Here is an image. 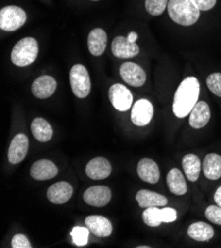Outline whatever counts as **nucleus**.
Returning a JSON list of instances; mask_svg holds the SVG:
<instances>
[{"instance_id": "1", "label": "nucleus", "mask_w": 221, "mask_h": 248, "mask_svg": "<svg viewBox=\"0 0 221 248\" xmlns=\"http://www.w3.org/2000/svg\"><path fill=\"white\" fill-rule=\"evenodd\" d=\"M200 82L193 77L185 78L178 87L173 104V112L178 118L187 117L198 103Z\"/></svg>"}, {"instance_id": "2", "label": "nucleus", "mask_w": 221, "mask_h": 248, "mask_svg": "<svg viewBox=\"0 0 221 248\" xmlns=\"http://www.w3.org/2000/svg\"><path fill=\"white\" fill-rule=\"evenodd\" d=\"M168 12L170 18L182 26H190L200 18L201 10L192 0H169Z\"/></svg>"}, {"instance_id": "3", "label": "nucleus", "mask_w": 221, "mask_h": 248, "mask_svg": "<svg viewBox=\"0 0 221 248\" xmlns=\"http://www.w3.org/2000/svg\"><path fill=\"white\" fill-rule=\"evenodd\" d=\"M38 53V42L34 38H24L20 40L12 48L11 61L16 66H28L36 61Z\"/></svg>"}, {"instance_id": "4", "label": "nucleus", "mask_w": 221, "mask_h": 248, "mask_svg": "<svg viewBox=\"0 0 221 248\" xmlns=\"http://www.w3.org/2000/svg\"><path fill=\"white\" fill-rule=\"evenodd\" d=\"M27 20V15L18 6H6L0 11V29L7 32L21 28Z\"/></svg>"}, {"instance_id": "5", "label": "nucleus", "mask_w": 221, "mask_h": 248, "mask_svg": "<svg viewBox=\"0 0 221 248\" xmlns=\"http://www.w3.org/2000/svg\"><path fill=\"white\" fill-rule=\"evenodd\" d=\"M70 85L73 94L78 98H85L90 93L91 83L87 69L82 64L73 65L69 73Z\"/></svg>"}, {"instance_id": "6", "label": "nucleus", "mask_w": 221, "mask_h": 248, "mask_svg": "<svg viewBox=\"0 0 221 248\" xmlns=\"http://www.w3.org/2000/svg\"><path fill=\"white\" fill-rule=\"evenodd\" d=\"M108 97L113 107L120 112L128 111L133 103V95L131 91L119 83L113 84L109 88Z\"/></svg>"}, {"instance_id": "7", "label": "nucleus", "mask_w": 221, "mask_h": 248, "mask_svg": "<svg viewBox=\"0 0 221 248\" xmlns=\"http://www.w3.org/2000/svg\"><path fill=\"white\" fill-rule=\"evenodd\" d=\"M154 115V107L152 103L147 99H140L132 108L131 120L134 125L143 127L148 125Z\"/></svg>"}, {"instance_id": "8", "label": "nucleus", "mask_w": 221, "mask_h": 248, "mask_svg": "<svg viewBox=\"0 0 221 248\" xmlns=\"http://www.w3.org/2000/svg\"><path fill=\"white\" fill-rule=\"evenodd\" d=\"M84 200L92 207H104L111 200V191L106 186H92L84 193Z\"/></svg>"}, {"instance_id": "9", "label": "nucleus", "mask_w": 221, "mask_h": 248, "mask_svg": "<svg viewBox=\"0 0 221 248\" xmlns=\"http://www.w3.org/2000/svg\"><path fill=\"white\" fill-rule=\"evenodd\" d=\"M120 76L126 83L134 87H141L146 81L144 69L134 62H125L120 67Z\"/></svg>"}, {"instance_id": "10", "label": "nucleus", "mask_w": 221, "mask_h": 248, "mask_svg": "<svg viewBox=\"0 0 221 248\" xmlns=\"http://www.w3.org/2000/svg\"><path fill=\"white\" fill-rule=\"evenodd\" d=\"M29 148V140L27 136L18 134L11 140L8 150V160L12 164H18L25 159Z\"/></svg>"}, {"instance_id": "11", "label": "nucleus", "mask_w": 221, "mask_h": 248, "mask_svg": "<svg viewBox=\"0 0 221 248\" xmlns=\"http://www.w3.org/2000/svg\"><path fill=\"white\" fill-rule=\"evenodd\" d=\"M112 54L119 59H130L136 57L140 48L136 43H132L126 37H116L111 44Z\"/></svg>"}, {"instance_id": "12", "label": "nucleus", "mask_w": 221, "mask_h": 248, "mask_svg": "<svg viewBox=\"0 0 221 248\" xmlns=\"http://www.w3.org/2000/svg\"><path fill=\"white\" fill-rule=\"evenodd\" d=\"M72 194V186L68 182L61 181L50 186V188L47 191V198L53 204L62 205L67 203L70 199Z\"/></svg>"}, {"instance_id": "13", "label": "nucleus", "mask_w": 221, "mask_h": 248, "mask_svg": "<svg viewBox=\"0 0 221 248\" xmlns=\"http://www.w3.org/2000/svg\"><path fill=\"white\" fill-rule=\"evenodd\" d=\"M85 173L93 180L105 179L111 173V164L104 157H95L86 164Z\"/></svg>"}, {"instance_id": "14", "label": "nucleus", "mask_w": 221, "mask_h": 248, "mask_svg": "<svg viewBox=\"0 0 221 248\" xmlns=\"http://www.w3.org/2000/svg\"><path fill=\"white\" fill-rule=\"evenodd\" d=\"M58 167L56 164L48 159L35 161L30 169V175L35 180L43 181L54 178L58 174Z\"/></svg>"}, {"instance_id": "15", "label": "nucleus", "mask_w": 221, "mask_h": 248, "mask_svg": "<svg viewBox=\"0 0 221 248\" xmlns=\"http://www.w3.org/2000/svg\"><path fill=\"white\" fill-rule=\"evenodd\" d=\"M85 222V227L95 236L108 237L112 233L111 222L102 216H88Z\"/></svg>"}, {"instance_id": "16", "label": "nucleus", "mask_w": 221, "mask_h": 248, "mask_svg": "<svg viewBox=\"0 0 221 248\" xmlns=\"http://www.w3.org/2000/svg\"><path fill=\"white\" fill-rule=\"evenodd\" d=\"M137 172L140 179L147 183L155 184L158 183L160 179L159 166L153 159L150 158H143L139 161Z\"/></svg>"}, {"instance_id": "17", "label": "nucleus", "mask_w": 221, "mask_h": 248, "mask_svg": "<svg viewBox=\"0 0 221 248\" xmlns=\"http://www.w3.org/2000/svg\"><path fill=\"white\" fill-rule=\"evenodd\" d=\"M210 108L204 101H200L194 105L189 115V125L193 129L205 127L210 120Z\"/></svg>"}, {"instance_id": "18", "label": "nucleus", "mask_w": 221, "mask_h": 248, "mask_svg": "<svg viewBox=\"0 0 221 248\" xmlns=\"http://www.w3.org/2000/svg\"><path fill=\"white\" fill-rule=\"evenodd\" d=\"M57 88V81L50 76H42L38 78L32 84L31 90L35 97L46 99L52 96Z\"/></svg>"}, {"instance_id": "19", "label": "nucleus", "mask_w": 221, "mask_h": 248, "mask_svg": "<svg viewBox=\"0 0 221 248\" xmlns=\"http://www.w3.org/2000/svg\"><path fill=\"white\" fill-rule=\"evenodd\" d=\"M107 45V35L102 28L93 29L87 38V46L91 55L94 57L102 56Z\"/></svg>"}, {"instance_id": "20", "label": "nucleus", "mask_w": 221, "mask_h": 248, "mask_svg": "<svg viewBox=\"0 0 221 248\" xmlns=\"http://www.w3.org/2000/svg\"><path fill=\"white\" fill-rule=\"evenodd\" d=\"M136 200L141 208L165 207L168 204V199L165 196L149 190L138 191L136 194Z\"/></svg>"}, {"instance_id": "21", "label": "nucleus", "mask_w": 221, "mask_h": 248, "mask_svg": "<svg viewBox=\"0 0 221 248\" xmlns=\"http://www.w3.org/2000/svg\"><path fill=\"white\" fill-rule=\"evenodd\" d=\"M167 184L169 190L178 196L185 195L187 191V182L183 173L178 168H171L167 175Z\"/></svg>"}, {"instance_id": "22", "label": "nucleus", "mask_w": 221, "mask_h": 248, "mask_svg": "<svg viewBox=\"0 0 221 248\" xmlns=\"http://www.w3.org/2000/svg\"><path fill=\"white\" fill-rule=\"evenodd\" d=\"M203 172L209 180H217L221 177V156L217 154H208L203 163Z\"/></svg>"}, {"instance_id": "23", "label": "nucleus", "mask_w": 221, "mask_h": 248, "mask_svg": "<svg viewBox=\"0 0 221 248\" xmlns=\"http://www.w3.org/2000/svg\"><path fill=\"white\" fill-rule=\"evenodd\" d=\"M187 234L196 241H209L214 235V230L206 222H193L187 229Z\"/></svg>"}, {"instance_id": "24", "label": "nucleus", "mask_w": 221, "mask_h": 248, "mask_svg": "<svg viewBox=\"0 0 221 248\" xmlns=\"http://www.w3.org/2000/svg\"><path fill=\"white\" fill-rule=\"evenodd\" d=\"M183 168L187 178L190 182H195L200 177L202 163L200 158L193 154H187L183 158Z\"/></svg>"}, {"instance_id": "25", "label": "nucleus", "mask_w": 221, "mask_h": 248, "mask_svg": "<svg viewBox=\"0 0 221 248\" xmlns=\"http://www.w3.org/2000/svg\"><path fill=\"white\" fill-rule=\"evenodd\" d=\"M31 131L36 140L40 142H47L53 137V129L43 118H36L31 124Z\"/></svg>"}, {"instance_id": "26", "label": "nucleus", "mask_w": 221, "mask_h": 248, "mask_svg": "<svg viewBox=\"0 0 221 248\" xmlns=\"http://www.w3.org/2000/svg\"><path fill=\"white\" fill-rule=\"evenodd\" d=\"M142 218L147 226L151 228H157L163 222L162 210L158 207L146 208L142 214Z\"/></svg>"}, {"instance_id": "27", "label": "nucleus", "mask_w": 221, "mask_h": 248, "mask_svg": "<svg viewBox=\"0 0 221 248\" xmlns=\"http://www.w3.org/2000/svg\"><path fill=\"white\" fill-rule=\"evenodd\" d=\"M168 0H146L145 7L147 12L152 16H159L168 7Z\"/></svg>"}, {"instance_id": "28", "label": "nucleus", "mask_w": 221, "mask_h": 248, "mask_svg": "<svg viewBox=\"0 0 221 248\" xmlns=\"http://www.w3.org/2000/svg\"><path fill=\"white\" fill-rule=\"evenodd\" d=\"M89 230L86 228L83 227H76L73 228L70 235L72 238V242L75 243L78 246H84L87 243L88 241V234H89Z\"/></svg>"}, {"instance_id": "29", "label": "nucleus", "mask_w": 221, "mask_h": 248, "mask_svg": "<svg viewBox=\"0 0 221 248\" xmlns=\"http://www.w3.org/2000/svg\"><path fill=\"white\" fill-rule=\"evenodd\" d=\"M206 84L209 90L218 97H221V73L215 72L210 74L206 79Z\"/></svg>"}, {"instance_id": "30", "label": "nucleus", "mask_w": 221, "mask_h": 248, "mask_svg": "<svg viewBox=\"0 0 221 248\" xmlns=\"http://www.w3.org/2000/svg\"><path fill=\"white\" fill-rule=\"evenodd\" d=\"M205 217L215 225L221 226V207L209 206L205 210Z\"/></svg>"}, {"instance_id": "31", "label": "nucleus", "mask_w": 221, "mask_h": 248, "mask_svg": "<svg viewBox=\"0 0 221 248\" xmlns=\"http://www.w3.org/2000/svg\"><path fill=\"white\" fill-rule=\"evenodd\" d=\"M11 246L13 248H31V243L24 234H16L12 238Z\"/></svg>"}, {"instance_id": "32", "label": "nucleus", "mask_w": 221, "mask_h": 248, "mask_svg": "<svg viewBox=\"0 0 221 248\" xmlns=\"http://www.w3.org/2000/svg\"><path fill=\"white\" fill-rule=\"evenodd\" d=\"M161 210H162V216H163V222H173L177 219L178 214L175 209L164 208Z\"/></svg>"}, {"instance_id": "33", "label": "nucleus", "mask_w": 221, "mask_h": 248, "mask_svg": "<svg viewBox=\"0 0 221 248\" xmlns=\"http://www.w3.org/2000/svg\"><path fill=\"white\" fill-rule=\"evenodd\" d=\"M192 2L200 10L207 11L214 7L216 4V0H192Z\"/></svg>"}, {"instance_id": "34", "label": "nucleus", "mask_w": 221, "mask_h": 248, "mask_svg": "<svg viewBox=\"0 0 221 248\" xmlns=\"http://www.w3.org/2000/svg\"><path fill=\"white\" fill-rule=\"evenodd\" d=\"M214 201L217 206L221 207V186L216 190L214 194Z\"/></svg>"}, {"instance_id": "35", "label": "nucleus", "mask_w": 221, "mask_h": 248, "mask_svg": "<svg viewBox=\"0 0 221 248\" xmlns=\"http://www.w3.org/2000/svg\"><path fill=\"white\" fill-rule=\"evenodd\" d=\"M127 38H128V40H129L130 42L136 43V41H137V39H138V34L135 33V32H131V33H129V35L127 36Z\"/></svg>"}, {"instance_id": "36", "label": "nucleus", "mask_w": 221, "mask_h": 248, "mask_svg": "<svg viewBox=\"0 0 221 248\" xmlns=\"http://www.w3.org/2000/svg\"><path fill=\"white\" fill-rule=\"evenodd\" d=\"M138 248H149L150 246H146V245H142V246H137Z\"/></svg>"}, {"instance_id": "37", "label": "nucleus", "mask_w": 221, "mask_h": 248, "mask_svg": "<svg viewBox=\"0 0 221 248\" xmlns=\"http://www.w3.org/2000/svg\"><path fill=\"white\" fill-rule=\"evenodd\" d=\"M92 1H97V0H92Z\"/></svg>"}]
</instances>
